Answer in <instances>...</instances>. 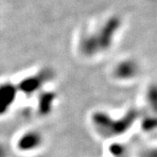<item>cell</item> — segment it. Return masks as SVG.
<instances>
[{
    "label": "cell",
    "instance_id": "1",
    "mask_svg": "<svg viewBox=\"0 0 157 157\" xmlns=\"http://www.w3.org/2000/svg\"><path fill=\"white\" fill-rule=\"evenodd\" d=\"M120 27L121 20L118 16L109 17L98 29L82 33L78 41V50L85 57H94L109 50L113 46Z\"/></svg>",
    "mask_w": 157,
    "mask_h": 157
},
{
    "label": "cell",
    "instance_id": "2",
    "mask_svg": "<svg viewBox=\"0 0 157 157\" xmlns=\"http://www.w3.org/2000/svg\"><path fill=\"white\" fill-rule=\"evenodd\" d=\"M138 113L136 110H131L120 119L112 118L103 112H97L93 116L92 120L98 132L104 134L105 136H114L115 134H120L126 132L136 121Z\"/></svg>",
    "mask_w": 157,
    "mask_h": 157
},
{
    "label": "cell",
    "instance_id": "3",
    "mask_svg": "<svg viewBox=\"0 0 157 157\" xmlns=\"http://www.w3.org/2000/svg\"><path fill=\"white\" fill-rule=\"evenodd\" d=\"M54 77V73L49 68H44L35 74L25 77L17 85L18 91L25 95L30 96L39 91L44 90L46 86Z\"/></svg>",
    "mask_w": 157,
    "mask_h": 157
},
{
    "label": "cell",
    "instance_id": "4",
    "mask_svg": "<svg viewBox=\"0 0 157 157\" xmlns=\"http://www.w3.org/2000/svg\"><path fill=\"white\" fill-rule=\"evenodd\" d=\"M139 65L132 59H125L117 63L113 70V76L118 81H131L139 74Z\"/></svg>",
    "mask_w": 157,
    "mask_h": 157
},
{
    "label": "cell",
    "instance_id": "5",
    "mask_svg": "<svg viewBox=\"0 0 157 157\" xmlns=\"http://www.w3.org/2000/svg\"><path fill=\"white\" fill-rule=\"evenodd\" d=\"M19 91L12 82H0V116L5 115L15 101Z\"/></svg>",
    "mask_w": 157,
    "mask_h": 157
},
{
    "label": "cell",
    "instance_id": "6",
    "mask_svg": "<svg viewBox=\"0 0 157 157\" xmlns=\"http://www.w3.org/2000/svg\"><path fill=\"white\" fill-rule=\"evenodd\" d=\"M41 142L42 136L40 133H38L37 132H29L19 139L18 146L19 149L23 151H28L39 147Z\"/></svg>",
    "mask_w": 157,
    "mask_h": 157
},
{
    "label": "cell",
    "instance_id": "7",
    "mask_svg": "<svg viewBox=\"0 0 157 157\" xmlns=\"http://www.w3.org/2000/svg\"><path fill=\"white\" fill-rule=\"evenodd\" d=\"M56 98V96L53 92H48L44 91L40 94L39 96V100H38V107H39V112L42 115H47L52 109L54 100Z\"/></svg>",
    "mask_w": 157,
    "mask_h": 157
},
{
    "label": "cell",
    "instance_id": "8",
    "mask_svg": "<svg viewBox=\"0 0 157 157\" xmlns=\"http://www.w3.org/2000/svg\"><path fill=\"white\" fill-rule=\"evenodd\" d=\"M147 98L150 102V105H151L152 108L155 110L156 109V102H157V95H156V88L154 85L150 87V89L148 90Z\"/></svg>",
    "mask_w": 157,
    "mask_h": 157
},
{
    "label": "cell",
    "instance_id": "9",
    "mask_svg": "<svg viewBox=\"0 0 157 157\" xmlns=\"http://www.w3.org/2000/svg\"><path fill=\"white\" fill-rule=\"evenodd\" d=\"M0 157H6V151L3 146H0Z\"/></svg>",
    "mask_w": 157,
    "mask_h": 157
}]
</instances>
